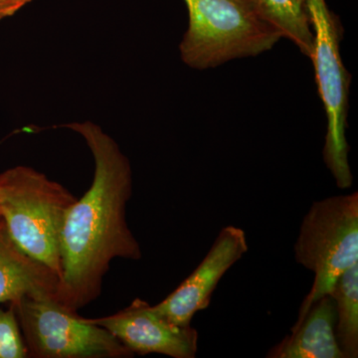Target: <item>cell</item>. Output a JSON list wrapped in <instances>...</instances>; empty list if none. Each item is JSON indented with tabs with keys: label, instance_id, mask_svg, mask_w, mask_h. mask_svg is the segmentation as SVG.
Returning <instances> with one entry per match:
<instances>
[{
	"label": "cell",
	"instance_id": "cell-9",
	"mask_svg": "<svg viewBox=\"0 0 358 358\" xmlns=\"http://www.w3.org/2000/svg\"><path fill=\"white\" fill-rule=\"evenodd\" d=\"M60 278L27 255L13 241L0 218V305L24 296H55Z\"/></svg>",
	"mask_w": 358,
	"mask_h": 358
},
{
	"label": "cell",
	"instance_id": "cell-12",
	"mask_svg": "<svg viewBox=\"0 0 358 358\" xmlns=\"http://www.w3.org/2000/svg\"><path fill=\"white\" fill-rule=\"evenodd\" d=\"M329 296L336 308V336L345 358L358 357V263L338 278Z\"/></svg>",
	"mask_w": 358,
	"mask_h": 358
},
{
	"label": "cell",
	"instance_id": "cell-1",
	"mask_svg": "<svg viewBox=\"0 0 358 358\" xmlns=\"http://www.w3.org/2000/svg\"><path fill=\"white\" fill-rule=\"evenodd\" d=\"M64 127L84 138L95 162L93 182L70 207L60 237L62 275L54 299L78 312L100 296L113 261H138L143 254L126 218L133 193L128 157L95 122H74Z\"/></svg>",
	"mask_w": 358,
	"mask_h": 358
},
{
	"label": "cell",
	"instance_id": "cell-4",
	"mask_svg": "<svg viewBox=\"0 0 358 358\" xmlns=\"http://www.w3.org/2000/svg\"><path fill=\"white\" fill-rule=\"evenodd\" d=\"M294 258L315 275L296 327L315 301L331 294L341 274L358 263L357 192L313 202L301 224Z\"/></svg>",
	"mask_w": 358,
	"mask_h": 358
},
{
	"label": "cell",
	"instance_id": "cell-7",
	"mask_svg": "<svg viewBox=\"0 0 358 358\" xmlns=\"http://www.w3.org/2000/svg\"><path fill=\"white\" fill-rule=\"evenodd\" d=\"M246 233L236 226H225L203 260L192 274L152 310L178 326H192L193 317L209 307L216 287L235 263L248 252Z\"/></svg>",
	"mask_w": 358,
	"mask_h": 358
},
{
	"label": "cell",
	"instance_id": "cell-11",
	"mask_svg": "<svg viewBox=\"0 0 358 358\" xmlns=\"http://www.w3.org/2000/svg\"><path fill=\"white\" fill-rule=\"evenodd\" d=\"M261 15L279 32L291 40L303 55L312 57L313 35L308 0H254Z\"/></svg>",
	"mask_w": 358,
	"mask_h": 358
},
{
	"label": "cell",
	"instance_id": "cell-10",
	"mask_svg": "<svg viewBox=\"0 0 358 358\" xmlns=\"http://www.w3.org/2000/svg\"><path fill=\"white\" fill-rule=\"evenodd\" d=\"M268 358H345L336 336V308L329 294L310 308L292 334L271 348Z\"/></svg>",
	"mask_w": 358,
	"mask_h": 358
},
{
	"label": "cell",
	"instance_id": "cell-2",
	"mask_svg": "<svg viewBox=\"0 0 358 358\" xmlns=\"http://www.w3.org/2000/svg\"><path fill=\"white\" fill-rule=\"evenodd\" d=\"M78 199L32 167L0 173V218L27 255L61 278L60 237L68 210Z\"/></svg>",
	"mask_w": 358,
	"mask_h": 358
},
{
	"label": "cell",
	"instance_id": "cell-5",
	"mask_svg": "<svg viewBox=\"0 0 358 358\" xmlns=\"http://www.w3.org/2000/svg\"><path fill=\"white\" fill-rule=\"evenodd\" d=\"M28 357L129 358L134 353L107 329L65 308L53 296H24L10 303Z\"/></svg>",
	"mask_w": 358,
	"mask_h": 358
},
{
	"label": "cell",
	"instance_id": "cell-14",
	"mask_svg": "<svg viewBox=\"0 0 358 358\" xmlns=\"http://www.w3.org/2000/svg\"><path fill=\"white\" fill-rule=\"evenodd\" d=\"M32 0H0V20L11 17Z\"/></svg>",
	"mask_w": 358,
	"mask_h": 358
},
{
	"label": "cell",
	"instance_id": "cell-13",
	"mask_svg": "<svg viewBox=\"0 0 358 358\" xmlns=\"http://www.w3.org/2000/svg\"><path fill=\"white\" fill-rule=\"evenodd\" d=\"M0 358H29L15 310L0 308Z\"/></svg>",
	"mask_w": 358,
	"mask_h": 358
},
{
	"label": "cell",
	"instance_id": "cell-3",
	"mask_svg": "<svg viewBox=\"0 0 358 358\" xmlns=\"http://www.w3.org/2000/svg\"><path fill=\"white\" fill-rule=\"evenodd\" d=\"M189 22L179 45L183 62L194 69L217 67L270 50L279 32L254 0H183Z\"/></svg>",
	"mask_w": 358,
	"mask_h": 358
},
{
	"label": "cell",
	"instance_id": "cell-6",
	"mask_svg": "<svg viewBox=\"0 0 358 358\" xmlns=\"http://www.w3.org/2000/svg\"><path fill=\"white\" fill-rule=\"evenodd\" d=\"M308 6L315 35L310 60L327 119L322 157L336 185L346 189L352 186L353 179L345 136L350 75L339 51L341 27L338 17L327 7L326 0H308Z\"/></svg>",
	"mask_w": 358,
	"mask_h": 358
},
{
	"label": "cell",
	"instance_id": "cell-8",
	"mask_svg": "<svg viewBox=\"0 0 358 358\" xmlns=\"http://www.w3.org/2000/svg\"><path fill=\"white\" fill-rule=\"evenodd\" d=\"M88 320L107 329L134 355L194 358L199 350L196 329L169 322L141 299L113 315Z\"/></svg>",
	"mask_w": 358,
	"mask_h": 358
}]
</instances>
